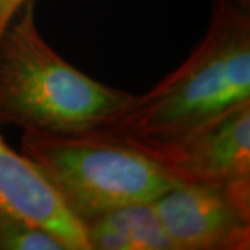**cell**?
<instances>
[{"instance_id":"obj_1","label":"cell","mask_w":250,"mask_h":250,"mask_svg":"<svg viewBox=\"0 0 250 250\" xmlns=\"http://www.w3.org/2000/svg\"><path fill=\"white\" fill-rule=\"evenodd\" d=\"M136 99L62 60L39 34L35 0L18 10L0 39V124L24 131L96 132L116 124Z\"/></svg>"},{"instance_id":"obj_2","label":"cell","mask_w":250,"mask_h":250,"mask_svg":"<svg viewBox=\"0 0 250 250\" xmlns=\"http://www.w3.org/2000/svg\"><path fill=\"white\" fill-rule=\"evenodd\" d=\"M250 100V13L232 0H214L210 25L187 60L116 124L99 132L167 136ZM98 132V131H96Z\"/></svg>"},{"instance_id":"obj_3","label":"cell","mask_w":250,"mask_h":250,"mask_svg":"<svg viewBox=\"0 0 250 250\" xmlns=\"http://www.w3.org/2000/svg\"><path fill=\"white\" fill-rule=\"evenodd\" d=\"M21 152L83 227L118 207L154 202L178 184L146 154L106 132L24 131Z\"/></svg>"},{"instance_id":"obj_4","label":"cell","mask_w":250,"mask_h":250,"mask_svg":"<svg viewBox=\"0 0 250 250\" xmlns=\"http://www.w3.org/2000/svg\"><path fill=\"white\" fill-rule=\"evenodd\" d=\"M116 136L157 163L177 182L250 179V100L177 134Z\"/></svg>"},{"instance_id":"obj_5","label":"cell","mask_w":250,"mask_h":250,"mask_svg":"<svg viewBox=\"0 0 250 250\" xmlns=\"http://www.w3.org/2000/svg\"><path fill=\"white\" fill-rule=\"evenodd\" d=\"M153 205L174 250L250 249V179L178 182Z\"/></svg>"},{"instance_id":"obj_6","label":"cell","mask_w":250,"mask_h":250,"mask_svg":"<svg viewBox=\"0 0 250 250\" xmlns=\"http://www.w3.org/2000/svg\"><path fill=\"white\" fill-rule=\"evenodd\" d=\"M0 207L53 233L67 250H90L86 229L64 206L45 174L0 135Z\"/></svg>"},{"instance_id":"obj_7","label":"cell","mask_w":250,"mask_h":250,"mask_svg":"<svg viewBox=\"0 0 250 250\" xmlns=\"http://www.w3.org/2000/svg\"><path fill=\"white\" fill-rule=\"evenodd\" d=\"M90 250H174L153 202L131 203L85 224Z\"/></svg>"},{"instance_id":"obj_8","label":"cell","mask_w":250,"mask_h":250,"mask_svg":"<svg viewBox=\"0 0 250 250\" xmlns=\"http://www.w3.org/2000/svg\"><path fill=\"white\" fill-rule=\"evenodd\" d=\"M0 250H67L53 233L0 207Z\"/></svg>"},{"instance_id":"obj_9","label":"cell","mask_w":250,"mask_h":250,"mask_svg":"<svg viewBox=\"0 0 250 250\" xmlns=\"http://www.w3.org/2000/svg\"><path fill=\"white\" fill-rule=\"evenodd\" d=\"M28 0H0V39L11 20Z\"/></svg>"}]
</instances>
